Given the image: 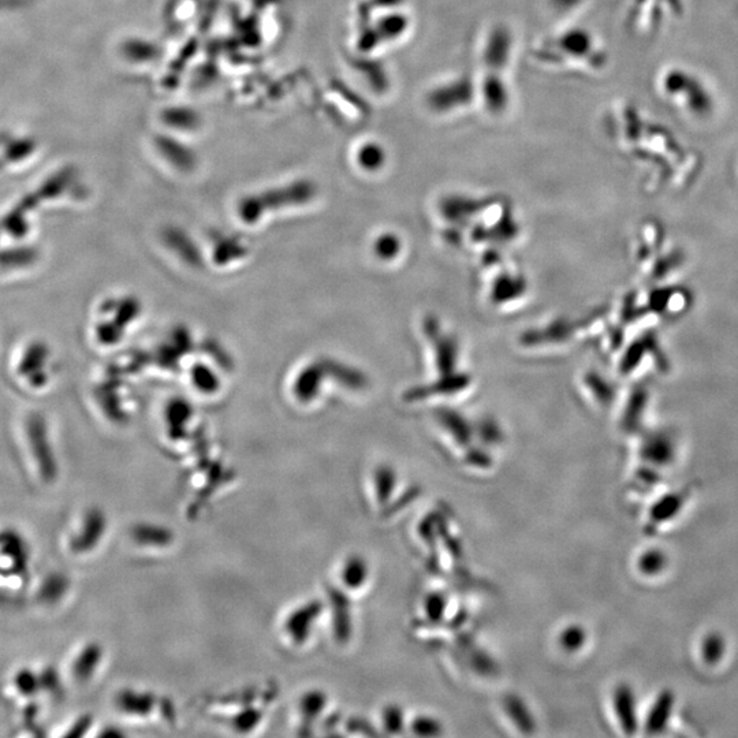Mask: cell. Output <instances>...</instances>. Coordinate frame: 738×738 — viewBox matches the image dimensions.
Here are the masks:
<instances>
[{
  "label": "cell",
  "instance_id": "6da1fadb",
  "mask_svg": "<svg viewBox=\"0 0 738 738\" xmlns=\"http://www.w3.org/2000/svg\"><path fill=\"white\" fill-rule=\"evenodd\" d=\"M663 93L678 103L692 117L706 118L713 114L714 98L702 78L684 67H672L663 74Z\"/></svg>",
  "mask_w": 738,
  "mask_h": 738
},
{
  "label": "cell",
  "instance_id": "7a4b0ae2",
  "mask_svg": "<svg viewBox=\"0 0 738 738\" xmlns=\"http://www.w3.org/2000/svg\"><path fill=\"white\" fill-rule=\"evenodd\" d=\"M477 98V82L468 76L450 78L435 85L427 93L426 103L431 113L450 115L464 110Z\"/></svg>",
  "mask_w": 738,
  "mask_h": 738
},
{
  "label": "cell",
  "instance_id": "3957f363",
  "mask_svg": "<svg viewBox=\"0 0 738 738\" xmlns=\"http://www.w3.org/2000/svg\"><path fill=\"white\" fill-rule=\"evenodd\" d=\"M322 613L323 606L318 600L294 607L283 618L281 624L283 639L290 647H304L311 639L313 628Z\"/></svg>",
  "mask_w": 738,
  "mask_h": 738
},
{
  "label": "cell",
  "instance_id": "277c9868",
  "mask_svg": "<svg viewBox=\"0 0 738 738\" xmlns=\"http://www.w3.org/2000/svg\"><path fill=\"white\" fill-rule=\"evenodd\" d=\"M514 37L508 26H494L484 40V72L506 73L512 61Z\"/></svg>",
  "mask_w": 738,
  "mask_h": 738
},
{
  "label": "cell",
  "instance_id": "5b68a950",
  "mask_svg": "<svg viewBox=\"0 0 738 738\" xmlns=\"http://www.w3.org/2000/svg\"><path fill=\"white\" fill-rule=\"evenodd\" d=\"M477 98L490 115L505 114L512 103V92L505 74L483 72L482 80L477 84Z\"/></svg>",
  "mask_w": 738,
  "mask_h": 738
},
{
  "label": "cell",
  "instance_id": "8992f818",
  "mask_svg": "<svg viewBox=\"0 0 738 738\" xmlns=\"http://www.w3.org/2000/svg\"><path fill=\"white\" fill-rule=\"evenodd\" d=\"M369 579V566L361 555H350L339 569V580L348 591H360Z\"/></svg>",
  "mask_w": 738,
  "mask_h": 738
},
{
  "label": "cell",
  "instance_id": "52a82bcc",
  "mask_svg": "<svg viewBox=\"0 0 738 738\" xmlns=\"http://www.w3.org/2000/svg\"><path fill=\"white\" fill-rule=\"evenodd\" d=\"M330 596L331 607H333V628L335 639L338 643H348L350 635H352V615H350L349 600L342 592L335 591Z\"/></svg>",
  "mask_w": 738,
  "mask_h": 738
},
{
  "label": "cell",
  "instance_id": "ba28073f",
  "mask_svg": "<svg viewBox=\"0 0 738 738\" xmlns=\"http://www.w3.org/2000/svg\"><path fill=\"white\" fill-rule=\"evenodd\" d=\"M614 708L617 718L620 719L622 729L632 734L636 730V703L632 689L621 685L614 692Z\"/></svg>",
  "mask_w": 738,
  "mask_h": 738
},
{
  "label": "cell",
  "instance_id": "9c48e42d",
  "mask_svg": "<svg viewBox=\"0 0 738 738\" xmlns=\"http://www.w3.org/2000/svg\"><path fill=\"white\" fill-rule=\"evenodd\" d=\"M559 46L562 51L574 58H587L594 50L595 41L591 33L585 29L574 28L572 31L562 33L559 37Z\"/></svg>",
  "mask_w": 738,
  "mask_h": 738
},
{
  "label": "cell",
  "instance_id": "30bf717a",
  "mask_svg": "<svg viewBox=\"0 0 738 738\" xmlns=\"http://www.w3.org/2000/svg\"><path fill=\"white\" fill-rule=\"evenodd\" d=\"M118 704L123 713L132 718H147L154 711L155 700L149 693L125 691L119 696Z\"/></svg>",
  "mask_w": 738,
  "mask_h": 738
},
{
  "label": "cell",
  "instance_id": "8fae6325",
  "mask_svg": "<svg viewBox=\"0 0 738 738\" xmlns=\"http://www.w3.org/2000/svg\"><path fill=\"white\" fill-rule=\"evenodd\" d=\"M327 707V696L322 691H309L300 697L297 704L298 718L303 719V726L307 728L311 723L318 721Z\"/></svg>",
  "mask_w": 738,
  "mask_h": 738
},
{
  "label": "cell",
  "instance_id": "7c38bea8",
  "mask_svg": "<svg viewBox=\"0 0 738 738\" xmlns=\"http://www.w3.org/2000/svg\"><path fill=\"white\" fill-rule=\"evenodd\" d=\"M505 710L518 730L525 734L533 733L535 722H533L532 714L529 713L523 700L518 699L517 696L506 697Z\"/></svg>",
  "mask_w": 738,
  "mask_h": 738
},
{
  "label": "cell",
  "instance_id": "4fadbf2b",
  "mask_svg": "<svg viewBox=\"0 0 738 738\" xmlns=\"http://www.w3.org/2000/svg\"><path fill=\"white\" fill-rule=\"evenodd\" d=\"M395 486H397V476L391 468H379L374 475V491L376 502L380 506H385L393 497Z\"/></svg>",
  "mask_w": 738,
  "mask_h": 738
},
{
  "label": "cell",
  "instance_id": "5bb4252c",
  "mask_svg": "<svg viewBox=\"0 0 738 738\" xmlns=\"http://www.w3.org/2000/svg\"><path fill=\"white\" fill-rule=\"evenodd\" d=\"M380 31V40L397 41L408 32L409 18L405 14H390L389 17L383 18L378 25Z\"/></svg>",
  "mask_w": 738,
  "mask_h": 738
},
{
  "label": "cell",
  "instance_id": "9a60e30c",
  "mask_svg": "<svg viewBox=\"0 0 738 738\" xmlns=\"http://www.w3.org/2000/svg\"><path fill=\"white\" fill-rule=\"evenodd\" d=\"M585 641H587V632L579 624L565 626L558 635L559 647L568 654L579 652L584 647Z\"/></svg>",
  "mask_w": 738,
  "mask_h": 738
},
{
  "label": "cell",
  "instance_id": "2e32d148",
  "mask_svg": "<svg viewBox=\"0 0 738 738\" xmlns=\"http://www.w3.org/2000/svg\"><path fill=\"white\" fill-rule=\"evenodd\" d=\"M361 166L368 170L379 169L386 162V149L376 141H365L357 152Z\"/></svg>",
  "mask_w": 738,
  "mask_h": 738
},
{
  "label": "cell",
  "instance_id": "e0dca14e",
  "mask_svg": "<svg viewBox=\"0 0 738 738\" xmlns=\"http://www.w3.org/2000/svg\"><path fill=\"white\" fill-rule=\"evenodd\" d=\"M672 700L673 697L670 693H663V695L659 697L658 702H656L654 708H652L650 718H648V732L656 733L663 729V726H665L666 722L669 721L670 711H672Z\"/></svg>",
  "mask_w": 738,
  "mask_h": 738
},
{
  "label": "cell",
  "instance_id": "ac0fdd59",
  "mask_svg": "<svg viewBox=\"0 0 738 738\" xmlns=\"http://www.w3.org/2000/svg\"><path fill=\"white\" fill-rule=\"evenodd\" d=\"M410 730L419 737H439L443 733L441 722L438 719L420 715L410 723Z\"/></svg>",
  "mask_w": 738,
  "mask_h": 738
},
{
  "label": "cell",
  "instance_id": "d6986e66",
  "mask_svg": "<svg viewBox=\"0 0 738 738\" xmlns=\"http://www.w3.org/2000/svg\"><path fill=\"white\" fill-rule=\"evenodd\" d=\"M383 729L390 734L401 733L405 728V715L401 707L390 704L382 714Z\"/></svg>",
  "mask_w": 738,
  "mask_h": 738
},
{
  "label": "cell",
  "instance_id": "ffe728a7",
  "mask_svg": "<svg viewBox=\"0 0 738 738\" xmlns=\"http://www.w3.org/2000/svg\"><path fill=\"white\" fill-rule=\"evenodd\" d=\"M100 654H102V652H100L96 647H91L88 648V650H85L84 655H81L80 658H78L77 676L82 678V680L91 677L93 672H95L96 667L99 665Z\"/></svg>",
  "mask_w": 738,
  "mask_h": 738
},
{
  "label": "cell",
  "instance_id": "44dd1931",
  "mask_svg": "<svg viewBox=\"0 0 738 738\" xmlns=\"http://www.w3.org/2000/svg\"><path fill=\"white\" fill-rule=\"evenodd\" d=\"M446 607L447 602L445 596L436 594V592L435 594L428 595L426 602H424V611H426L427 618L431 622L441 621L445 617Z\"/></svg>",
  "mask_w": 738,
  "mask_h": 738
},
{
  "label": "cell",
  "instance_id": "7402d4cb",
  "mask_svg": "<svg viewBox=\"0 0 738 738\" xmlns=\"http://www.w3.org/2000/svg\"><path fill=\"white\" fill-rule=\"evenodd\" d=\"M640 570L646 574H655L661 572L663 566H665V555L661 551H648L640 558Z\"/></svg>",
  "mask_w": 738,
  "mask_h": 738
},
{
  "label": "cell",
  "instance_id": "603a6c76",
  "mask_svg": "<svg viewBox=\"0 0 738 738\" xmlns=\"http://www.w3.org/2000/svg\"><path fill=\"white\" fill-rule=\"evenodd\" d=\"M723 654V641L718 635L708 636L703 644L704 659L708 663H715L721 659Z\"/></svg>",
  "mask_w": 738,
  "mask_h": 738
},
{
  "label": "cell",
  "instance_id": "cb8c5ba5",
  "mask_svg": "<svg viewBox=\"0 0 738 738\" xmlns=\"http://www.w3.org/2000/svg\"><path fill=\"white\" fill-rule=\"evenodd\" d=\"M684 501L682 499V495H674V497H667L665 501H662L659 503L658 506L655 508L654 516L655 520L662 521L665 520L666 517L672 516V514H676L678 508H680V505Z\"/></svg>",
  "mask_w": 738,
  "mask_h": 738
},
{
  "label": "cell",
  "instance_id": "d4e9b609",
  "mask_svg": "<svg viewBox=\"0 0 738 738\" xmlns=\"http://www.w3.org/2000/svg\"><path fill=\"white\" fill-rule=\"evenodd\" d=\"M550 3L559 13L568 14L579 9L583 5L584 0H550Z\"/></svg>",
  "mask_w": 738,
  "mask_h": 738
}]
</instances>
